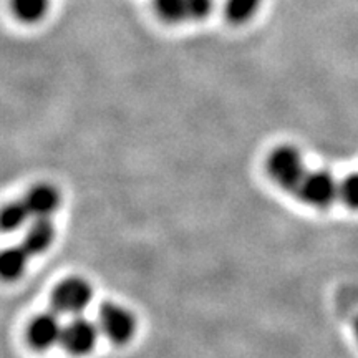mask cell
Segmentation results:
<instances>
[{
	"label": "cell",
	"instance_id": "cell-5",
	"mask_svg": "<svg viewBox=\"0 0 358 358\" xmlns=\"http://www.w3.org/2000/svg\"><path fill=\"white\" fill-rule=\"evenodd\" d=\"M340 186L335 182L332 174L327 171H313L307 173L299 186V196L307 204L315 206V208H327L338 196Z\"/></svg>",
	"mask_w": 358,
	"mask_h": 358
},
{
	"label": "cell",
	"instance_id": "cell-13",
	"mask_svg": "<svg viewBox=\"0 0 358 358\" xmlns=\"http://www.w3.org/2000/svg\"><path fill=\"white\" fill-rule=\"evenodd\" d=\"M262 0H227L226 13L227 19L234 24H244L256 15Z\"/></svg>",
	"mask_w": 358,
	"mask_h": 358
},
{
	"label": "cell",
	"instance_id": "cell-8",
	"mask_svg": "<svg viewBox=\"0 0 358 358\" xmlns=\"http://www.w3.org/2000/svg\"><path fill=\"white\" fill-rule=\"evenodd\" d=\"M24 201L32 217H48L60 206V192L55 186L37 185L27 192Z\"/></svg>",
	"mask_w": 358,
	"mask_h": 358
},
{
	"label": "cell",
	"instance_id": "cell-2",
	"mask_svg": "<svg viewBox=\"0 0 358 358\" xmlns=\"http://www.w3.org/2000/svg\"><path fill=\"white\" fill-rule=\"evenodd\" d=\"M98 324L101 332L115 343H127L136 330V320L131 312L113 302H106L100 307Z\"/></svg>",
	"mask_w": 358,
	"mask_h": 358
},
{
	"label": "cell",
	"instance_id": "cell-9",
	"mask_svg": "<svg viewBox=\"0 0 358 358\" xmlns=\"http://www.w3.org/2000/svg\"><path fill=\"white\" fill-rule=\"evenodd\" d=\"M53 239H55V226L48 217H35L27 229L22 245L29 250L30 256H37L50 248Z\"/></svg>",
	"mask_w": 358,
	"mask_h": 358
},
{
	"label": "cell",
	"instance_id": "cell-10",
	"mask_svg": "<svg viewBox=\"0 0 358 358\" xmlns=\"http://www.w3.org/2000/svg\"><path fill=\"white\" fill-rule=\"evenodd\" d=\"M30 257V252L22 244L0 250V279L8 282L19 279L25 272Z\"/></svg>",
	"mask_w": 358,
	"mask_h": 358
},
{
	"label": "cell",
	"instance_id": "cell-4",
	"mask_svg": "<svg viewBox=\"0 0 358 358\" xmlns=\"http://www.w3.org/2000/svg\"><path fill=\"white\" fill-rule=\"evenodd\" d=\"M161 19L173 24L203 20L214 8V0H155Z\"/></svg>",
	"mask_w": 358,
	"mask_h": 358
},
{
	"label": "cell",
	"instance_id": "cell-7",
	"mask_svg": "<svg viewBox=\"0 0 358 358\" xmlns=\"http://www.w3.org/2000/svg\"><path fill=\"white\" fill-rule=\"evenodd\" d=\"M64 325L60 324L55 313H40L30 322L27 330L29 343L37 350H48L58 342H62Z\"/></svg>",
	"mask_w": 358,
	"mask_h": 358
},
{
	"label": "cell",
	"instance_id": "cell-12",
	"mask_svg": "<svg viewBox=\"0 0 358 358\" xmlns=\"http://www.w3.org/2000/svg\"><path fill=\"white\" fill-rule=\"evenodd\" d=\"M50 0H12V10L17 19L27 22V24H35L47 15Z\"/></svg>",
	"mask_w": 358,
	"mask_h": 358
},
{
	"label": "cell",
	"instance_id": "cell-11",
	"mask_svg": "<svg viewBox=\"0 0 358 358\" xmlns=\"http://www.w3.org/2000/svg\"><path fill=\"white\" fill-rule=\"evenodd\" d=\"M30 217H32V214H30L24 199L8 203L7 206H3V208L0 209V231H19L20 227L25 226Z\"/></svg>",
	"mask_w": 358,
	"mask_h": 358
},
{
	"label": "cell",
	"instance_id": "cell-6",
	"mask_svg": "<svg viewBox=\"0 0 358 358\" xmlns=\"http://www.w3.org/2000/svg\"><path fill=\"white\" fill-rule=\"evenodd\" d=\"M98 340V327L92 320L83 317H75L70 324L64 327L62 335V345L71 355H87L95 348Z\"/></svg>",
	"mask_w": 358,
	"mask_h": 358
},
{
	"label": "cell",
	"instance_id": "cell-3",
	"mask_svg": "<svg viewBox=\"0 0 358 358\" xmlns=\"http://www.w3.org/2000/svg\"><path fill=\"white\" fill-rule=\"evenodd\" d=\"M92 297V285L85 279H80V277H71V279L62 282L55 289V292H53V307L58 312L77 315V313L83 312L88 307Z\"/></svg>",
	"mask_w": 358,
	"mask_h": 358
},
{
	"label": "cell",
	"instance_id": "cell-15",
	"mask_svg": "<svg viewBox=\"0 0 358 358\" xmlns=\"http://www.w3.org/2000/svg\"><path fill=\"white\" fill-rule=\"evenodd\" d=\"M355 335H357V338H358V317H357V320H355Z\"/></svg>",
	"mask_w": 358,
	"mask_h": 358
},
{
	"label": "cell",
	"instance_id": "cell-14",
	"mask_svg": "<svg viewBox=\"0 0 358 358\" xmlns=\"http://www.w3.org/2000/svg\"><path fill=\"white\" fill-rule=\"evenodd\" d=\"M338 194L348 208L358 209V173L350 174V176L340 185Z\"/></svg>",
	"mask_w": 358,
	"mask_h": 358
},
{
	"label": "cell",
	"instance_id": "cell-1",
	"mask_svg": "<svg viewBox=\"0 0 358 358\" xmlns=\"http://www.w3.org/2000/svg\"><path fill=\"white\" fill-rule=\"evenodd\" d=\"M267 168L277 185L289 191H297L307 174L302 156L294 146L277 148L268 158Z\"/></svg>",
	"mask_w": 358,
	"mask_h": 358
}]
</instances>
